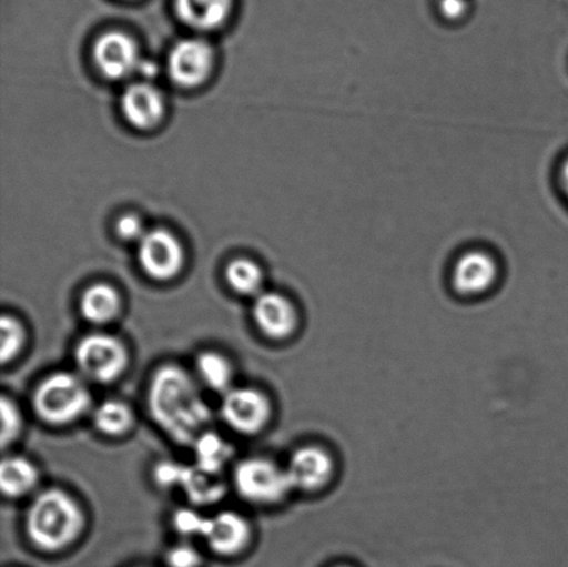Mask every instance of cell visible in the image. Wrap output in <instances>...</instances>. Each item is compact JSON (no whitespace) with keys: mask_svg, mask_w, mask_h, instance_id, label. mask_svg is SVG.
Masks as SVG:
<instances>
[{"mask_svg":"<svg viewBox=\"0 0 568 567\" xmlns=\"http://www.w3.org/2000/svg\"><path fill=\"white\" fill-rule=\"evenodd\" d=\"M148 405L155 424L181 446H193L213 422L196 381L178 365H163L154 372Z\"/></svg>","mask_w":568,"mask_h":567,"instance_id":"1","label":"cell"},{"mask_svg":"<svg viewBox=\"0 0 568 567\" xmlns=\"http://www.w3.org/2000/svg\"><path fill=\"white\" fill-rule=\"evenodd\" d=\"M80 505L59 488L39 494L26 515V531L33 546L47 553L61 551L81 535Z\"/></svg>","mask_w":568,"mask_h":567,"instance_id":"2","label":"cell"},{"mask_svg":"<svg viewBox=\"0 0 568 567\" xmlns=\"http://www.w3.org/2000/svg\"><path fill=\"white\" fill-rule=\"evenodd\" d=\"M506 272L504 254L491 243L469 242L450 254L447 281L456 296L475 300L497 291Z\"/></svg>","mask_w":568,"mask_h":567,"instance_id":"3","label":"cell"},{"mask_svg":"<svg viewBox=\"0 0 568 567\" xmlns=\"http://www.w3.org/2000/svg\"><path fill=\"white\" fill-rule=\"evenodd\" d=\"M33 409L49 425H69L91 407V393L81 376L58 372L42 381L32 398Z\"/></svg>","mask_w":568,"mask_h":567,"instance_id":"4","label":"cell"},{"mask_svg":"<svg viewBox=\"0 0 568 567\" xmlns=\"http://www.w3.org/2000/svg\"><path fill=\"white\" fill-rule=\"evenodd\" d=\"M236 492L248 503L272 505L294 490L286 469L265 458H247L233 472Z\"/></svg>","mask_w":568,"mask_h":567,"instance_id":"5","label":"cell"},{"mask_svg":"<svg viewBox=\"0 0 568 567\" xmlns=\"http://www.w3.org/2000/svg\"><path fill=\"white\" fill-rule=\"evenodd\" d=\"M75 363L85 379L111 383L124 374L128 353L120 338L108 333H93L77 344Z\"/></svg>","mask_w":568,"mask_h":567,"instance_id":"6","label":"cell"},{"mask_svg":"<svg viewBox=\"0 0 568 567\" xmlns=\"http://www.w3.org/2000/svg\"><path fill=\"white\" fill-rule=\"evenodd\" d=\"M221 415L232 431L241 435H257L268 424L270 399L253 387H232L224 394Z\"/></svg>","mask_w":568,"mask_h":567,"instance_id":"7","label":"cell"},{"mask_svg":"<svg viewBox=\"0 0 568 567\" xmlns=\"http://www.w3.org/2000/svg\"><path fill=\"white\" fill-rule=\"evenodd\" d=\"M138 244L139 263L153 280L169 281L181 271L183 250L169 231H149Z\"/></svg>","mask_w":568,"mask_h":567,"instance_id":"8","label":"cell"},{"mask_svg":"<svg viewBox=\"0 0 568 567\" xmlns=\"http://www.w3.org/2000/svg\"><path fill=\"white\" fill-rule=\"evenodd\" d=\"M214 53L203 39L192 38L178 42L171 50L169 71L176 85L193 88L207 80L213 69Z\"/></svg>","mask_w":568,"mask_h":567,"instance_id":"9","label":"cell"},{"mask_svg":"<svg viewBox=\"0 0 568 567\" xmlns=\"http://www.w3.org/2000/svg\"><path fill=\"white\" fill-rule=\"evenodd\" d=\"M94 61L104 77L124 80L139 70L141 58L136 43L125 33L114 31L99 38L93 50Z\"/></svg>","mask_w":568,"mask_h":567,"instance_id":"10","label":"cell"},{"mask_svg":"<svg viewBox=\"0 0 568 567\" xmlns=\"http://www.w3.org/2000/svg\"><path fill=\"white\" fill-rule=\"evenodd\" d=\"M332 455L317 446L297 449L288 460L287 474L294 488L303 492H316L331 483L334 475Z\"/></svg>","mask_w":568,"mask_h":567,"instance_id":"11","label":"cell"},{"mask_svg":"<svg viewBox=\"0 0 568 567\" xmlns=\"http://www.w3.org/2000/svg\"><path fill=\"white\" fill-rule=\"evenodd\" d=\"M255 325L265 336L282 341L293 335L298 325L294 304L283 294L265 292L258 294L253 307Z\"/></svg>","mask_w":568,"mask_h":567,"instance_id":"12","label":"cell"},{"mask_svg":"<svg viewBox=\"0 0 568 567\" xmlns=\"http://www.w3.org/2000/svg\"><path fill=\"white\" fill-rule=\"evenodd\" d=\"M252 537L248 522L242 515L224 510V513L209 516L203 538L215 554L222 557H232L247 547Z\"/></svg>","mask_w":568,"mask_h":567,"instance_id":"13","label":"cell"},{"mask_svg":"<svg viewBox=\"0 0 568 567\" xmlns=\"http://www.w3.org/2000/svg\"><path fill=\"white\" fill-rule=\"evenodd\" d=\"M122 113L133 126L149 130L164 115V99L158 88L149 82H136L122 94Z\"/></svg>","mask_w":568,"mask_h":567,"instance_id":"14","label":"cell"},{"mask_svg":"<svg viewBox=\"0 0 568 567\" xmlns=\"http://www.w3.org/2000/svg\"><path fill=\"white\" fill-rule=\"evenodd\" d=\"M233 0H175L176 14L197 31L221 27L230 17Z\"/></svg>","mask_w":568,"mask_h":567,"instance_id":"15","label":"cell"},{"mask_svg":"<svg viewBox=\"0 0 568 567\" xmlns=\"http://www.w3.org/2000/svg\"><path fill=\"white\" fill-rule=\"evenodd\" d=\"M180 487L186 494L189 502L199 507L219 503L226 493L225 483L220 475L209 474L196 465H185Z\"/></svg>","mask_w":568,"mask_h":567,"instance_id":"16","label":"cell"},{"mask_svg":"<svg viewBox=\"0 0 568 567\" xmlns=\"http://www.w3.org/2000/svg\"><path fill=\"white\" fill-rule=\"evenodd\" d=\"M83 318L94 325L108 324L116 318L121 310V298L114 287L93 285L83 292L80 303Z\"/></svg>","mask_w":568,"mask_h":567,"instance_id":"17","label":"cell"},{"mask_svg":"<svg viewBox=\"0 0 568 567\" xmlns=\"http://www.w3.org/2000/svg\"><path fill=\"white\" fill-rule=\"evenodd\" d=\"M39 480L36 465L21 457H8L0 465V487L6 497L17 498L37 487Z\"/></svg>","mask_w":568,"mask_h":567,"instance_id":"18","label":"cell"},{"mask_svg":"<svg viewBox=\"0 0 568 567\" xmlns=\"http://www.w3.org/2000/svg\"><path fill=\"white\" fill-rule=\"evenodd\" d=\"M192 447L194 459H196L194 465L209 474L220 475L233 457L231 444L224 441L219 433L211 431L204 432Z\"/></svg>","mask_w":568,"mask_h":567,"instance_id":"19","label":"cell"},{"mask_svg":"<svg viewBox=\"0 0 568 567\" xmlns=\"http://www.w3.org/2000/svg\"><path fill=\"white\" fill-rule=\"evenodd\" d=\"M199 379L216 393L225 394L232 388L233 368L224 355L215 352L199 354L196 360Z\"/></svg>","mask_w":568,"mask_h":567,"instance_id":"20","label":"cell"},{"mask_svg":"<svg viewBox=\"0 0 568 567\" xmlns=\"http://www.w3.org/2000/svg\"><path fill=\"white\" fill-rule=\"evenodd\" d=\"M132 424L131 408L119 399H108L93 411V425L105 436L125 435Z\"/></svg>","mask_w":568,"mask_h":567,"instance_id":"21","label":"cell"},{"mask_svg":"<svg viewBox=\"0 0 568 567\" xmlns=\"http://www.w3.org/2000/svg\"><path fill=\"white\" fill-rule=\"evenodd\" d=\"M226 281L233 291L243 296H255L261 294L264 276L263 271L253 261L239 259L227 266Z\"/></svg>","mask_w":568,"mask_h":567,"instance_id":"22","label":"cell"},{"mask_svg":"<svg viewBox=\"0 0 568 567\" xmlns=\"http://www.w3.org/2000/svg\"><path fill=\"white\" fill-rule=\"evenodd\" d=\"M26 332L13 316L3 315L0 321V360L6 365L13 361L24 346Z\"/></svg>","mask_w":568,"mask_h":567,"instance_id":"23","label":"cell"},{"mask_svg":"<svg viewBox=\"0 0 568 567\" xmlns=\"http://www.w3.org/2000/svg\"><path fill=\"white\" fill-rule=\"evenodd\" d=\"M471 11V0H437L436 3L438 20L448 27L464 26Z\"/></svg>","mask_w":568,"mask_h":567,"instance_id":"24","label":"cell"},{"mask_svg":"<svg viewBox=\"0 0 568 567\" xmlns=\"http://www.w3.org/2000/svg\"><path fill=\"white\" fill-rule=\"evenodd\" d=\"M0 414H2V447L4 448L20 436L22 418L19 407L8 397H2L0 402Z\"/></svg>","mask_w":568,"mask_h":567,"instance_id":"25","label":"cell"},{"mask_svg":"<svg viewBox=\"0 0 568 567\" xmlns=\"http://www.w3.org/2000/svg\"><path fill=\"white\" fill-rule=\"evenodd\" d=\"M209 516H203L197 510L182 508L176 510L172 525L176 533L185 537H203L205 524H207Z\"/></svg>","mask_w":568,"mask_h":567,"instance_id":"26","label":"cell"},{"mask_svg":"<svg viewBox=\"0 0 568 567\" xmlns=\"http://www.w3.org/2000/svg\"><path fill=\"white\" fill-rule=\"evenodd\" d=\"M185 465L164 460L154 468V480L165 488L180 487Z\"/></svg>","mask_w":568,"mask_h":567,"instance_id":"27","label":"cell"},{"mask_svg":"<svg viewBox=\"0 0 568 567\" xmlns=\"http://www.w3.org/2000/svg\"><path fill=\"white\" fill-rule=\"evenodd\" d=\"M550 178H552L556 194L568 209V150L556 160Z\"/></svg>","mask_w":568,"mask_h":567,"instance_id":"28","label":"cell"},{"mask_svg":"<svg viewBox=\"0 0 568 567\" xmlns=\"http://www.w3.org/2000/svg\"><path fill=\"white\" fill-rule=\"evenodd\" d=\"M166 564L170 567H200L202 557L191 546H176L166 554Z\"/></svg>","mask_w":568,"mask_h":567,"instance_id":"29","label":"cell"},{"mask_svg":"<svg viewBox=\"0 0 568 567\" xmlns=\"http://www.w3.org/2000/svg\"><path fill=\"white\" fill-rule=\"evenodd\" d=\"M116 232L120 237L128 242H141L142 237L146 235L142 221L136 215L128 214L122 216L116 224Z\"/></svg>","mask_w":568,"mask_h":567,"instance_id":"30","label":"cell"},{"mask_svg":"<svg viewBox=\"0 0 568 567\" xmlns=\"http://www.w3.org/2000/svg\"><path fill=\"white\" fill-rule=\"evenodd\" d=\"M138 71L142 72L144 77L152 78L158 74V65L150 63V61H141Z\"/></svg>","mask_w":568,"mask_h":567,"instance_id":"31","label":"cell"},{"mask_svg":"<svg viewBox=\"0 0 568 567\" xmlns=\"http://www.w3.org/2000/svg\"><path fill=\"white\" fill-rule=\"evenodd\" d=\"M337 567H348V566H337Z\"/></svg>","mask_w":568,"mask_h":567,"instance_id":"32","label":"cell"}]
</instances>
